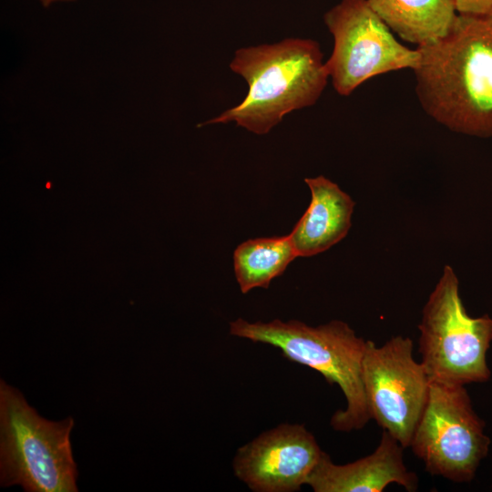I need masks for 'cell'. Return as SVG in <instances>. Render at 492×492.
I'll use <instances>...</instances> for the list:
<instances>
[{"mask_svg": "<svg viewBox=\"0 0 492 492\" xmlns=\"http://www.w3.org/2000/svg\"><path fill=\"white\" fill-rule=\"evenodd\" d=\"M417 49L425 112L451 131L492 137V14H458L446 36Z\"/></svg>", "mask_w": 492, "mask_h": 492, "instance_id": "6da1fadb", "label": "cell"}, {"mask_svg": "<svg viewBox=\"0 0 492 492\" xmlns=\"http://www.w3.org/2000/svg\"><path fill=\"white\" fill-rule=\"evenodd\" d=\"M230 67L246 80L248 93L201 126L235 122L254 134H267L287 114L314 105L330 78L320 45L313 39L240 48Z\"/></svg>", "mask_w": 492, "mask_h": 492, "instance_id": "7a4b0ae2", "label": "cell"}, {"mask_svg": "<svg viewBox=\"0 0 492 492\" xmlns=\"http://www.w3.org/2000/svg\"><path fill=\"white\" fill-rule=\"evenodd\" d=\"M230 333L272 345L289 360L316 370L328 383L337 384L346 407L333 415L330 424L334 430H360L371 419L363 382L366 340L345 322L332 320L309 326L298 320L249 323L238 318L230 323Z\"/></svg>", "mask_w": 492, "mask_h": 492, "instance_id": "3957f363", "label": "cell"}, {"mask_svg": "<svg viewBox=\"0 0 492 492\" xmlns=\"http://www.w3.org/2000/svg\"><path fill=\"white\" fill-rule=\"evenodd\" d=\"M71 416L49 421L16 388L0 381V484L26 492H77Z\"/></svg>", "mask_w": 492, "mask_h": 492, "instance_id": "277c9868", "label": "cell"}, {"mask_svg": "<svg viewBox=\"0 0 492 492\" xmlns=\"http://www.w3.org/2000/svg\"><path fill=\"white\" fill-rule=\"evenodd\" d=\"M419 354L430 381L466 384L485 382L492 319L468 315L453 268L446 265L430 293L418 324Z\"/></svg>", "mask_w": 492, "mask_h": 492, "instance_id": "5b68a950", "label": "cell"}, {"mask_svg": "<svg viewBox=\"0 0 492 492\" xmlns=\"http://www.w3.org/2000/svg\"><path fill=\"white\" fill-rule=\"evenodd\" d=\"M484 426L465 384L430 381L410 447L430 475L469 482L488 452L490 441Z\"/></svg>", "mask_w": 492, "mask_h": 492, "instance_id": "8992f818", "label": "cell"}, {"mask_svg": "<svg viewBox=\"0 0 492 492\" xmlns=\"http://www.w3.org/2000/svg\"><path fill=\"white\" fill-rule=\"evenodd\" d=\"M333 38L325 62L335 91L349 96L366 80L392 71L414 70L418 49L402 45L367 0H341L323 16Z\"/></svg>", "mask_w": 492, "mask_h": 492, "instance_id": "52a82bcc", "label": "cell"}, {"mask_svg": "<svg viewBox=\"0 0 492 492\" xmlns=\"http://www.w3.org/2000/svg\"><path fill=\"white\" fill-rule=\"evenodd\" d=\"M363 382L371 419L409 447L427 401L430 379L413 357V342L396 335L381 346L366 340Z\"/></svg>", "mask_w": 492, "mask_h": 492, "instance_id": "ba28073f", "label": "cell"}, {"mask_svg": "<svg viewBox=\"0 0 492 492\" xmlns=\"http://www.w3.org/2000/svg\"><path fill=\"white\" fill-rule=\"evenodd\" d=\"M323 453L303 425L282 424L241 446L233 471L252 491H298Z\"/></svg>", "mask_w": 492, "mask_h": 492, "instance_id": "9c48e42d", "label": "cell"}, {"mask_svg": "<svg viewBox=\"0 0 492 492\" xmlns=\"http://www.w3.org/2000/svg\"><path fill=\"white\" fill-rule=\"evenodd\" d=\"M403 450L401 444L384 430L375 450L352 463L334 464L323 452L306 485L315 492H382L395 483L415 492L418 477L405 466Z\"/></svg>", "mask_w": 492, "mask_h": 492, "instance_id": "30bf717a", "label": "cell"}, {"mask_svg": "<svg viewBox=\"0 0 492 492\" xmlns=\"http://www.w3.org/2000/svg\"><path fill=\"white\" fill-rule=\"evenodd\" d=\"M304 181L311 202L289 234L298 257L322 253L342 241L351 228L355 205L350 195L323 176Z\"/></svg>", "mask_w": 492, "mask_h": 492, "instance_id": "8fae6325", "label": "cell"}, {"mask_svg": "<svg viewBox=\"0 0 492 492\" xmlns=\"http://www.w3.org/2000/svg\"><path fill=\"white\" fill-rule=\"evenodd\" d=\"M385 25L417 47L447 34L456 15L454 0H367Z\"/></svg>", "mask_w": 492, "mask_h": 492, "instance_id": "7c38bea8", "label": "cell"}, {"mask_svg": "<svg viewBox=\"0 0 492 492\" xmlns=\"http://www.w3.org/2000/svg\"><path fill=\"white\" fill-rule=\"evenodd\" d=\"M296 257L289 234L243 241L233 253L234 272L241 292L247 293L254 288H268Z\"/></svg>", "mask_w": 492, "mask_h": 492, "instance_id": "4fadbf2b", "label": "cell"}, {"mask_svg": "<svg viewBox=\"0 0 492 492\" xmlns=\"http://www.w3.org/2000/svg\"><path fill=\"white\" fill-rule=\"evenodd\" d=\"M456 12L460 15L492 14V0H454Z\"/></svg>", "mask_w": 492, "mask_h": 492, "instance_id": "5bb4252c", "label": "cell"}, {"mask_svg": "<svg viewBox=\"0 0 492 492\" xmlns=\"http://www.w3.org/2000/svg\"><path fill=\"white\" fill-rule=\"evenodd\" d=\"M43 1H44L45 3H47V4H48V3H50V2H52V1H54V0H43Z\"/></svg>", "mask_w": 492, "mask_h": 492, "instance_id": "9a60e30c", "label": "cell"}]
</instances>
